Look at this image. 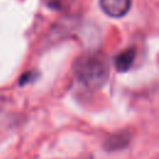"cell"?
I'll use <instances>...</instances> for the list:
<instances>
[{"instance_id":"cell-6","label":"cell","mask_w":159,"mask_h":159,"mask_svg":"<svg viewBox=\"0 0 159 159\" xmlns=\"http://www.w3.org/2000/svg\"><path fill=\"white\" fill-rule=\"evenodd\" d=\"M37 76H39V73H37V72H35V71H29V72L24 73V75L20 77V81H19V83H20V84H25V83H29V82H31V81L36 80V78H37Z\"/></svg>"},{"instance_id":"cell-1","label":"cell","mask_w":159,"mask_h":159,"mask_svg":"<svg viewBox=\"0 0 159 159\" xmlns=\"http://www.w3.org/2000/svg\"><path fill=\"white\" fill-rule=\"evenodd\" d=\"M73 73L80 83L89 89H97L109 78V61L99 51L80 55L73 62Z\"/></svg>"},{"instance_id":"cell-2","label":"cell","mask_w":159,"mask_h":159,"mask_svg":"<svg viewBox=\"0 0 159 159\" xmlns=\"http://www.w3.org/2000/svg\"><path fill=\"white\" fill-rule=\"evenodd\" d=\"M132 0H99V6L111 17H122L130 9Z\"/></svg>"},{"instance_id":"cell-3","label":"cell","mask_w":159,"mask_h":159,"mask_svg":"<svg viewBox=\"0 0 159 159\" xmlns=\"http://www.w3.org/2000/svg\"><path fill=\"white\" fill-rule=\"evenodd\" d=\"M135 55H137V52H135L134 47L127 48V50L122 51L120 53H118L114 58L116 70L118 72H127L132 67V65L135 60Z\"/></svg>"},{"instance_id":"cell-4","label":"cell","mask_w":159,"mask_h":159,"mask_svg":"<svg viewBox=\"0 0 159 159\" xmlns=\"http://www.w3.org/2000/svg\"><path fill=\"white\" fill-rule=\"evenodd\" d=\"M128 143H129V134L127 132H119L107 138L104 147L107 150H118L127 147Z\"/></svg>"},{"instance_id":"cell-5","label":"cell","mask_w":159,"mask_h":159,"mask_svg":"<svg viewBox=\"0 0 159 159\" xmlns=\"http://www.w3.org/2000/svg\"><path fill=\"white\" fill-rule=\"evenodd\" d=\"M75 0H43L45 5L52 10H57V11H63L67 10Z\"/></svg>"}]
</instances>
